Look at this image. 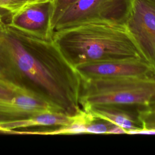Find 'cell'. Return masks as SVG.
I'll use <instances>...</instances> for the list:
<instances>
[{
	"mask_svg": "<svg viewBox=\"0 0 155 155\" xmlns=\"http://www.w3.org/2000/svg\"><path fill=\"white\" fill-rule=\"evenodd\" d=\"M0 77L9 84L73 116L79 104L81 78L53 39L0 28Z\"/></svg>",
	"mask_w": 155,
	"mask_h": 155,
	"instance_id": "6da1fadb",
	"label": "cell"
},
{
	"mask_svg": "<svg viewBox=\"0 0 155 155\" xmlns=\"http://www.w3.org/2000/svg\"><path fill=\"white\" fill-rule=\"evenodd\" d=\"M52 39L74 68L87 63L143 59L133 38L122 24L85 23L56 31Z\"/></svg>",
	"mask_w": 155,
	"mask_h": 155,
	"instance_id": "7a4b0ae2",
	"label": "cell"
},
{
	"mask_svg": "<svg viewBox=\"0 0 155 155\" xmlns=\"http://www.w3.org/2000/svg\"><path fill=\"white\" fill-rule=\"evenodd\" d=\"M154 93L155 78H81L79 104L85 111L107 105L145 107Z\"/></svg>",
	"mask_w": 155,
	"mask_h": 155,
	"instance_id": "3957f363",
	"label": "cell"
},
{
	"mask_svg": "<svg viewBox=\"0 0 155 155\" xmlns=\"http://www.w3.org/2000/svg\"><path fill=\"white\" fill-rule=\"evenodd\" d=\"M133 0H78L68 8L53 26L54 32L89 22L124 25Z\"/></svg>",
	"mask_w": 155,
	"mask_h": 155,
	"instance_id": "277c9868",
	"label": "cell"
},
{
	"mask_svg": "<svg viewBox=\"0 0 155 155\" xmlns=\"http://www.w3.org/2000/svg\"><path fill=\"white\" fill-rule=\"evenodd\" d=\"M125 26L155 73V0H133Z\"/></svg>",
	"mask_w": 155,
	"mask_h": 155,
	"instance_id": "5b68a950",
	"label": "cell"
},
{
	"mask_svg": "<svg viewBox=\"0 0 155 155\" xmlns=\"http://www.w3.org/2000/svg\"><path fill=\"white\" fill-rule=\"evenodd\" d=\"M81 78H155L151 66L143 59H116L83 64L75 67Z\"/></svg>",
	"mask_w": 155,
	"mask_h": 155,
	"instance_id": "8992f818",
	"label": "cell"
},
{
	"mask_svg": "<svg viewBox=\"0 0 155 155\" xmlns=\"http://www.w3.org/2000/svg\"><path fill=\"white\" fill-rule=\"evenodd\" d=\"M52 1L28 5L10 16L11 27L33 36L53 39L51 30Z\"/></svg>",
	"mask_w": 155,
	"mask_h": 155,
	"instance_id": "52a82bcc",
	"label": "cell"
},
{
	"mask_svg": "<svg viewBox=\"0 0 155 155\" xmlns=\"http://www.w3.org/2000/svg\"><path fill=\"white\" fill-rule=\"evenodd\" d=\"M48 111H60L50 104L28 94L0 96V122L27 118Z\"/></svg>",
	"mask_w": 155,
	"mask_h": 155,
	"instance_id": "ba28073f",
	"label": "cell"
},
{
	"mask_svg": "<svg viewBox=\"0 0 155 155\" xmlns=\"http://www.w3.org/2000/svg\"><path fill=\"white\" fill-rule=\"evenodd\" d=\"M138 109L139 107L133 106L107 105L94 107L88 111L96 117L123 127L128 132L142 128L139 119Z\"/></svg>",
	"mask_w": 155,
	"mask_h": 155,
	"instance_id": "9c48e42d",
	"label": "cell"
},
{
	"mask_svg": "<svg viewBox=\"0 0 155 155\" xmlns=\"http://www.w3.org/2000/svg\"><path fill=\"white\" fill-rule=\"evenodd\" d=\"M71 116L59 111H48L27 118L0 122V132L9 133L14 130L36 127H54V128L66 125L73 119Z\"/></svg>",
	"mask_w": 155,
	"mask_h": 155,
	"instance_id": "30bf717a",
	"label": "cell"
},
{
	"mask_svg": "<svg viewBox=\"0 0 155 155\" xmlns=\"http://www.w3.org/2000/svg\"><path fill=\"white\" fill-rule=\"evenodd\" d=\"M52 0H0V11L9 16L31 4Z\"/></svg>",
	"mask_w": 155,
	"mask_h": 155,
	"instance_id": "8fae6325",
	"label": "cell"
},
{
	"mask_svg": "<svg viewBox=\"0 0 155 155\" xmlns=\"http://www.w3.org/2000/svg\"><path fill=\"white\" fill-rule=\"evenodd\" d=\"M113 125L108 120L94 116V118L87 127L85 133L108 134Z\"/></svg>",
	"mask_w": 155,
	"mask_h": 155,
	"instance_id": "7c38bea8",
	"label": "cell"
},
{
	"mask_svg": "<svg viewBox=\"0 0 155 155\" xmlns=\"http://www.w3.org/2000/svg\"><path fill=\"white\" fill-rule=\"evenodd\" d=\"M78 0H52V11L51 15V30L54 23L61 15ZM53 33V31H52Z\"/></svg>",
	"mask_w": 155,
	"mask_h": 155,
	"instance_id": "4fadbf2b",
	"label": "cell"
},
{
	"mask_svg": "<svg viewBox=\"0 0 155 155\" xmlns=\"http://www.w3.org/2000/svg\"><path fill=\"white\" fill-rule=\"evenodd\" d=\"M138 116L142 128L155 129V107L139 108Z\"/></svg>",
	"mask_w": 155,
	"mask_h": 155,
	"instance_id": "5bb4252c",
	"label": "cell"
},
{
	"mask_svg": "<svg viewBox=\"0 0 155 155\" xmlns=\"http://www.w3.org/2000/svg\"><path fill=\"white\" fill-rule=\"evenodd\" d=\"M22 93L27 94L20 89L9 84L0 77V96L13 97L15 95Z\"/></svg>",
	"mask_w": 155,
	"mask_h": 155,
	"instance_id": "9a60e30c",
	"label": "cell"
},
{
	"mask_svg": "<svg viewBox=\"0 0 155 155\" xmlns=\"http://www.w3.org/2000/svg\"><path fill=\"white\" fill-rule=\"evenodd\" d=\"M127 130L123 127L114 124L109 130L108 134H127Z\"/></svg>",
	"mask_w": 155,
	"mask_h": 155,
	"instance_id": "2e32d148",
	"label": "cell"
},
{
	"mask_svg": "<svg viewBox=\"0 0 155 155\" xmlns=\"http://www.w3.org/2000/svg\"><path fill=\"white\" fill-rule=\"evenodd\" d=\"M148 107H155V93L154 94V95L152 96L149 104L148 105Z\"/></svg>",
	"mask_w": 155,
	"mask_h": 155,
	"instance_id": "e0dca14e",
	"label": "cell"
},
{
	"mask_svg": "<svg viewBox=\"0 0 155 155\" xmlns=\"http://www.w3.org/2000/svg\"><path fill=\"white\" fill-rule=\"evenodd\" d=\"M4 22L2 21V19H1V18L0 17V28L1 27V26L2 25V24H4Z\"/></svg>",
	"mask_w": 155,
	"mask_h": 155,
	"instance_id": "ac0fdd59",
	"label": "cell"
}]
</instances>
